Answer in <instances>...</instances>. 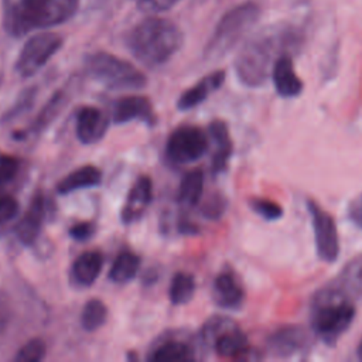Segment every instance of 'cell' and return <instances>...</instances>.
<instances>
[{"mask_svg": "<svg viewBox=\"0 0 362 362\" xmlns=\"http://www.w3.org/2000/svg\"><path fill=\"white\" fill-rule=\"evenodd\" d=\"M107 318V307L99 298H90L85 303L81 313V325L85 331L93 332L99 329Z\"/></svg>", "mask_w": 362, "mask_h": 362, "instance_id": "27", "label": "cell"}, {"mask_svg": "<svg viewBox=\"0 0 362 362\" xmlns=\"http://www.w3.org/2000/svg\"><path fill=\"white\" fill-rule=\"evenodd\" d=\"M249 205L253 209V212H256L266 221H277L283 216V208L274 201L264 198H253L249 201Z\"/></svg>", "mask_w": 362, "mask_h": 362, "instance_id": "32", "label": "cell"}, {"mask_svg": "<svg viewBox=\"0 0 362 362\" xmlns=\"http://www.w3.org/2000/svg\"><path fill=\"white\" fill-rule=\"evenodd\" d=\"M20 205L16 197L7 192H0V225L13 221L18 214Z\"/></svg>", "mask_w": 362, "mask_h": 362, "instance_id": "34", "label": "cell"}, {"mask_svg": "<svg viewBox=\"0 0 362 362\" xmlns=\"http://www.w3.org/2000/svg\"><path fill=\"white\" fill-rule=\"evenodd\" d=\"M69 236L78 242H85V240H89L93 233H95V225L92 222H88V221H83V222H78V223H74L69 230H68Z\"/></svg>", "mask_w": 362, "mask_h": 362, "instance_id": "36", "label": "cell"}, {"mask_svg": "<svg viewBox=\"0 0 362 362\" xmlns=\"http://www.w3.org/2000/svg\"><path fill=\"white\" fill-rule=\"evenodd\" d=\"M140 269V257L129 250L117 255L109 270V280L116 284H124L133 280Z\"/></svg>", "mask_w": 362, "mask_h": 362, "instance_id": "25", "label": "cell"}, {"mask_svg": "<svg viewBox=\"0 0 362 362\" xmlns=\"http://www.w3.org/2000/svg\"><path fill=\"white\" fill-rule=\"evenodd\" d=\"M272 79L276 92L281 98H296L304 89L303 81L294 71L293 58L290 54H283L276 59L272 69Z\"/></svg>", "mask_w": 362, "mask_h": 362, "instance_id": "17", "label": "cell"}, {"mask_svg": "<svg viewBox=\"0 0 362 362\" xmlns=\"http://www.w3.org/2000/svg\"><path fill=\"white\" fill-rule=\"evenodd\" d=\"M65 103H66V99H65L64 92L54 93L52 98L44 105V107L41 109V112L35 117V120L33 122V130L38 133L45 126H48L55 119V116L59 113V110L64 107Z\"/></svg>", "mask_w": 362, "mask_h": 362, "instance_id": "29", "label": "cell"}, {"mask_svg": "<svg viewBox=\"0 0 362 362\" xmlns=\"http://www.w3.org/2000/svg\"><path fill=\"white\" fill-rule=\"evenodd\" d=\"M18 173V161L8 154H0V185H4L16 178Z\"/></svg>", "mask_w": 362, "mask_h": 362, "instance_id": "35", "label": "cell"}, {"mask_svg": "<svg viewBox=\"0 0 362 362\" xmlns=\"http://www.w3.org/2000/svg\"><path fill=\"white\" fill-rule=\"evenodd\" d=\"M45 214H47V201H45L44 194L38 191L33 197L25 215L20 219V222L17 223V226L14 229L17 239L23 245L28 246L37 240V238L41 232V226H42Z\"/></svg>", "mask_w": 362, "mask_h": 362, "instance_id": "15", "label": "cell"}, {"mask_svg": "<svg viewBox=\"0 0 362 362\" xmlns=\"http://www.w3.org/2000/svg\"><path fill=\"white\" fill-rule=\"evenodd\" d=\"M260 16V8L255 3L239 4L226 11L218 21L204 55L208 59H216L228 54L239 40L256 24Z\"/></svg>", "mask_w": 362, "mask_h": 362, "instance_id": "6", "label": "cell"}, {"mask_svg": "<svg viewBox=\"0 0 362 362\" xmlns=\"http://www.w3.org/2000/svg\"><path fill=\"white\" fill-rule=\"evenodd\" d=\"M351 300L339 296L327 284L314 293L310 308V324L325 345H335L355 318Z\"/></svg>", "mask_w": 362, "mask_h": 362, "instance_id": "4", "label": "cell"}, {"mask_svg": "<svg viewBox=\"0 0 362 362\" xmlns=\"http://www.w3.org/2000/svg\"><path fill=\"white\" fill-rule=\"evenodd\" d=\"M103 267V255L98 250L81 253L72 263L71 279L76 286L89 287L99 277Z\"/></svg>", "mask_w": 362, "mask_h": 362, "instance_id": "20", "label": "cell"}, {"mask_svg": "<svg viewBox=\"0 0 362 362\" xmlns=\"http://www.w3.org/2000/svg\"><path fill=\"white\" fill-rule=\"evenodd\" d=\"M35 95H37V90L35 88H27L24 89L18 98L16 99V102L11 105V107L4 112L3 115V120H11L20 115H23L24 112L30 110L31 106L34 105V100H35Z\"/></svg>", "mask_w": 362, "mask_h": 362, "instance_id": "31", "label": "cell"}, {"mask_svg": "<svg viewBox=\"0 0 362 362\" xmlns=\"http://www.w3.org/2000/svg\"><path fill=\"white\" fill-rule=\"evenodd\" d=\"M79 0H3V27L11 37L59 25L78 10Z\"/></svg>", "mask_w": 362, "mask_h": 362, "instance_id": "2", "label": "cell"}, {"mask_svg": "<svg viewBox=\"0 0 362 362\" xmlns=\"http://www.w3.org/2000/svg\"><path fill=\"white\" fill-rule=\"evenodd\" d=\"M62 37L57 33L45 31L30 37L23 45L14 69L21 78L35 75L62 47Z\"/></svg>", "mask_w": 362, "mask_h": 362, "instance_id": "7", "label": "cell"}, {"mask_svg": "<svg viewBox=\"0 0 362 362\" xmlns=\"http://www.w3.org/2000/svg\"><path fill=\"white\" fill-rule=\"evenodd\" d=\"M180 0H140L139 7L140 10L146 13H161L165 10H170L173 6H175Z\"/></svg>", "mask_w": 362, "mask_h": 362, "instance_id": "37", "label": "cell"}, {"mask_svg": "<svg viewBox=\"0 0 362 362\" xmlns=\"http://www.w3.org/2000/svg\"><path fill=\"white\" fill-rule=\"evenodd\" d=\"M214 303L226 310H238L245 301V288L232 270L221 272L212 284Z\"/></svg>", "mask_w": 362, "mask_h": 362, "instance_id": "14", "label": "cell"}, {"mask_svg": "<svg viewBox=\"0 0 362 362\" xmlns=\"http://www.w3.org/2000/svg\"><path fill=\"white\" fill-rule=\"evenodd\" d=\"M310 342L307 329L301 325H284L266 339V349L274 358H288L304 349Z\"/></svg>", "mask_w": 362, "mask_h": 362, "instance_id": "10", "label": "cell"}, {"mask_svg": "<svg viewBox=\"0 0 362 362\" xmlns=\"http://www.w3.org/2000/svg\"><path fill=\"white\" fill-rule=\"evenodd\" d=\"M212 348L222 358H238L249 354V339L247 335L238 327H232L222 332Z\"/></svg>", "mask_w": 362, "mask_h": 362, "instance_id": "22", "label": "cell"}, {"mask_svg": "<svg viewBox=\"0 0 362 362\" xmlns=\"http://www.w3.org/2000/svg\"><path fill=\"white\" fill-rule=\"evenodd\" d=\"M307 208L311 216L317 255L322 262L334 263L339 255V239L335 221L332 215L322 209L314 199L307 201Z\"/></svg>", "mask_w": 362, "mask_h": 362, "instance_id": "9", "label": "cell"}, {"mask_svg": "<svg viewBox=\"0 0 362 362\" xmlns=\"http://www.w3.org/2000/svg\"><path fill=\"white\" fill-rule=\"evenodd\" d=\"M184 35L170 20L147 17L136 24L126 44L132 55L148 68H157L170 61L181 48Z\"/></svg>", "mask_w": 362, "mask_h": 362, "instance_id": "3", "label": "cell"}, {"mask_svg": "<svg viewBox=\"0 0 362 362\" xmlns=\"http://www.w3.org/2000/svg\"><path fill=\"white\" fill-rule=\"evenodd\" d=\"M102 181V171L95 165H82L68 175H65L57 184V192L59 195H68L79 189H88L98 187Z\"/></svg>", "mask_w": 362, "mask_h": 362, "instance_id": "21", "label": "cell"}, {"mask_svg": "<svg viewBox=\"0 0 362 362\" xmlns=\"http://www.w3.org/2000/svg\"><path fill=\"white\" fill-rule=\"evenodd\" d=\"M208 132L215 143V151L212 156L211 170H212V174H221L226 170L229 158L232 156V150H233L229 129L223 120L216 119L209 123Z\"/></svg>", "mask_w": 362, "mask_h": 362, "instance_id": "19", "label": "cell"}, {"mask_svg": "<svg viewBox=\"0 0 362 362\" xmlns=\"http://www.w3.org/2000/svg\"><path fill=\"white\" fill-rule=\"evenodd\" d=\"M356 355H358V358L362 361V338H361V342H359V345H358V348H356Z\"/></svg>", "mask_w": 362, "mask_h": 362, "instance_id": "39", "label": "cell"}, {"mask_svg": "<svg viewBox=\"0 0 362 362\" xmlns=\"http://www.w3.org/2000/svg\"><path fill=\"white\" fill-rule=\"evenodd\" d=\"M47 355V345L41 338L27 341L14 355L16 362H40Z\"/></svg>", "mask_w": 362, "mask_h": 362, "instance_id": "30", "label": "cell"}, {"mask_svg": "<svg viewBox=\"0 0 362 362\" xmlns=\"http://www.w3.org/2000/svg\"><path fill=\"white\" fill-rule=\"evenodd\" d=\"M194 358L192 348L187 342L175 339L161 342L147 355V359L151 362H185Z\"/></svg>", "mask_w": 362, "mask_h": 362, "instance_id": "23", "label": "cell"}, {"mask_svg": "<svg viewBox=\"0 0 362 362\" xmlns=\"http://www.w3.org/2000/svg\"><path fill=\"white\" fill-rule=\"evenodd\" d=\"M132 120H140L147 126H156L157 117L151 100L144 95H126L116 100L113 106V123L124 124Z\"/></svg>", "mask_w": 362, "mask_h": 362, "instance_id": "12", "label": "cell"}, {"mask_svg": "<svg viewBox=\"0 0 362 362\" xmlns=\"http://www.w3.org/2000/svg\"><path fill=\"white\" fill-rule=\"evenodd\" d=\"M208 136L198 126L177 127L165 143V157L174 164H188L199 160L208 150Z\"/></svg>", "mask_w": 362, "mask_h": 362, "instance_id": "8", "label": "cell"}, {"mask_svg": "<svg viewBox=\"0 0 362 362\" xmlns=\"http://www.w3.org/2000/svg\"><path fill=\"white\" fill-rule=\"evenodd\" d=\"M195 279L191 273L178 272L173 276L168 290V297L173 305H182L191 301L195 293Z\"/></svg>", "mask_w": 362, "mask_h": 362, "instance_id": "26", "label": "cell"}, {"mask_svg": "<svg viewBox=\"0 0 362 362\" xmlns=\"http://www.w3.org/2000/svg\"><path fill=\"white\" fill-rule=\"evenodd\" d=\"M238 325L233 320L228 318V317H223V315H214L211 318H208L205 321V324L202 325L201 328V332H199V339L202 342L204 346L206 348H212L214 342L216 341V338L225 332L226 329L232 328Z\"/></svg>", "mask_w": 362, "mask_h": 362, "instance_id": "28", "label": "cell"}, {"mask_svg": "<svg viewBox=\"0 0 362 362\" xmlns=\"http://www.w3.org/2000/svg\"><path fill=\"white\" fill-rule=\"evenodd\" d=\"M86 74L112 90H139L147 85V76L133 64L105 51L85 58Z\"/></svg>", "mask_w": 362, "mask_h": 362, "instance_id": "5", "label": "cell"}, {"mask_svg": "<svg viewBox=\"0 0 362 362\" xmlns=\"http://www.w3.org/2000/svg\"><path fill=\"white\" fill-rule=\"evenodd\" d=\"M225 76H226L225 71L218 69V71H214V72L205 75L194 86L185 89L177 100L178 110H189V109H194L198 105H201L204 100H206V98L212 92L218 90L223 85Z\"/></svg>", "mask_w": 362, "mask_h": 362, "instance_id": "18", "label": "cell"}, {"mask_svg": "<svg viewBox=\"0 0 362 362\" xmlns=\"http://www.w3.org/2000/svg\"><path fill=\"white\" fill-rule=\"evenodd\" d=\"M153 199V182L148 175H140L132 185L120 211V221L123 225L137 222Z\"/></svg>", "mask_w": 362, "mask_h": 362, "instance_id": "13", "label": "cell"}, {"mask_svg": "<svg viewBox=\"0 0 362 362\" xmlns=\"http://www.w3.org/2000/svg\"><path fill=\"white\" fill-rule=\"evenodd\" d=\"M204 192V173L202 170L197 168L192 171H188L181 178L180 187H178V204L187 208L195 206L202 197Z\"/></svg>", "mask_w": 362, "mask_h": 362, "instance_id": "24", "label": "cell"}, {"mask_svg": "<svg viewBox=\"0 0 362 362\" xmlns=\"http://www.w3.org/2000/svg\"><path fill=\"white\" fill-rule=\"evenodd\" d=\"M225 209H226V199L219 192H215L211 197H208L205 199V202L202 204V206H201L202 215L208 219H212V221L219 219L223 215Z\"/></svg>", "mask_w": 362, "mask_h": 362, "instance_id": "33", "label": "cell"}, {"mask_svg": "<svg viewBox=\"0 0 362 362\" xmlns=\"http://www.w3.org/2000/svg\"><path fill=\"white\" fill-rule=\"evenodd\" d=\"M348 218L352 223L362 229V194L354 198L348 205Z\"/></svg>", "mask_w": 362, "mask_h": 362, "instance_id": "38", "label": "cell"}, {"mask_svg": "<svg viewBox=\"0 0 362 362\" xmlns=\"http://www.w3.org/2000/svg\"><path fill=\"white\" fill-rule=\"evenodd\" d=\"M107 129L109 117L96 106H82L75 115V134L85 146H92L100 141Z\"/></svg>", "mask_w": 362, "mask_h": 362, "instance_id": "11", "label": "cell"}, {"mask_svg": "<svg viewBox=\"0 0 362 362\" xmlns=\"http://www.w3.org/2000/svg\"><path fill=\"white\" fill-rule=\"evenodd\" d=\"M327 286L351 301L362 298V255L351 259Z\"/></svg>", "mask_w": 362, "mask_h": 362, "instance_id": "16", "label": "cell"}, {"mask_svg": "<svg viewBox=\"0 0 362 362\" xmlns=\"http://www.w3.org/2000/svg\"><path fill=\"white\" fill-rule=\"evenodd\" d=\"M298 35L286 24L270 25L245 42L235 58V72L247 88L263 85L272 75L276 59L297 47Z\"/></svg>", "mask_w": 362, "mask_h": 362, "instance_id": "1", "label": "cell"}]
</instances>
